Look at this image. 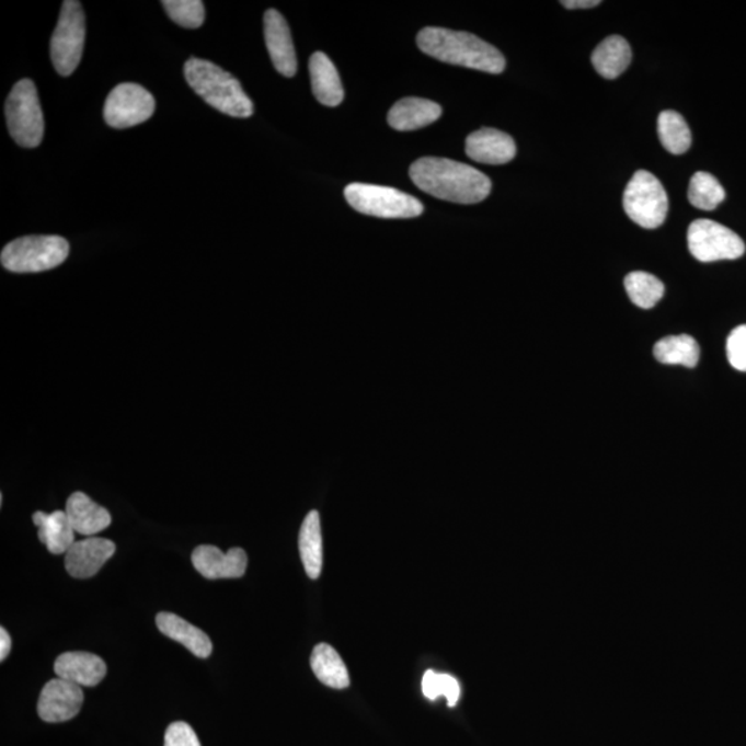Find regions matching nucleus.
Segmentation results:
<instances>
[{"label":"nucleus","mask_w":746,"mask_h":746,"mask_svg":"<svg viewBox=\"0 0 746 746\" xmlns=\"http://www.w3.org/2000/svg\"><path fill=\"white\" fill-rule=\"evenodd\" d=\"M184 76L190 87L206 103L232 118H249L253 115V103L240 81L219 66L200 58H190L184 66Z\"/></svg>","instance_id":"nucleus-3"},{"label":"nucleus","mask_w":746,"mask_h":746,"mask_svg":"<svg viewBox=\"0 0 746 746\" xmlns=\"http://www.w3.org/2000/svg\"><path fill=\"white\" fill-rule=\"evenodd\" d=\"M727 358L734 369L746 372V325L737 326L730 333Z\"/></svg>","instance_id":"nucleus-31"},{"label":"nucleus","mask_w":746,"mask_h":746,"mask_svg":"<svg viewBox=\"0 0 746 746\" xmlns=\"http://www.w3.org/2000/svg\"><path fill=\"white\" fill-rule=\"evenodd\" d=\"M33 521L38 527V538L46 544L47 550L53 554L67 553L76 543V530H73L70 518L66 510H56L46 515L44 512H36Z\"/></svg>","instance_id":"nucleus-21"},{"label":"nucleus","mask_w":746,"mask_h":746,"mask_svg":"<svg viewBox=\"0 0 746 746\" xmlns=\"http://www.w3.org/2000/svg\"><path fill=\"white\" fill-rule=\"evenodd\" d=\"M631 46L627 39L618 35L608 36L592 55V65L606 79H616L621 76L631 66Z\"/></svg>","instance_id":"nucleus-23"},{"label":"nucleus","mask_w":746,"mask_h":746,"mask_svg":"<svg viewBox=\"0 0 746 746\" xmlns=\"http://www.w3.org/2000/svg\"><path fill=\"white\" fill-rule=\"evenodd\" d=\"M301 563L311 579H319L324 563L320 513L311 510L301 524L299 533Z\"/></svg>","instance_id":"nucleus-22"},{"label":"nucleus","mask_w":746,"mask_h":746,"mask_svg":"<svg viewBox=\"0 0 746 746\" xmlns=\"http://www.w3.org/2000/svg\"><path fill=\"white\" fill-rule=\"evenodd\" d=\"M441 114L440 105L431 100L406 97L391 107L388 122L395 130L412 131L434 124L440 119Z\"/></svg>","instance_id":"nucleus-17"},{"label":"nucleus","mask_w":746,"mask_h":746,"mask_svg":"<svg viewBox=\"0 0 746 746\" xmlns=\"http://www.w3.org/2000/svg\"><path fill=\"white\" fill-rule=\"evenodd\" d=\"M309 68L314 97L326 107H337L342 104L345 90L331 58L322 51H317L310 58Z\"/></svg>","instance_id":"nucleus-18"},{"label":"nucleus","mask_w":746,"mask_h":746,"mask_svg":"<svg viewBox=\"0 0 746 746\" xmlns=\"http://www.w3.org/2000/svg\"><path fill=\"white\" fill-rule=\"evenodd\" d=\"M669 200L663 183L647 171H638L623 194L629 219L643 229H657L668 215Z\"/></svg>","instance_id":"nucleus-7"},{"label":"nucleus","mask_w":746,"mask_h":746,"mask_svg":"<svg viewBox=\"0 0 746 746\" xmlns=\"http://www.w3.org/2000/svg\"><path fill=\"white\" fill-rule=\"evenodd\" d=\"M345 197L359 214L380 219H412L423 214L420 199L382 185L353 183L347 185Z\"/></svg>","instance_id":"nucleus-5"},{"label":"nucleus","mask_w":746,"mask_h":746,"mask_svg":"<svg viewBox=\"0 0 746 746\" xmlns=\"http://www.w3.org/2000/svg\"><path fill=\"white\" fill-rule=\"evenodd\" d=\"M193 565L206 579L241 578L248 567V555L241 548H232L223 553L211 544H203L194 550Z\"/></svg>","instance_id":"nucleus-13"},{"label":"nucleus","mask_w":746,"mask_h":746,"mask_svg":"<svg viewBox=\"0 0 746 746\" xmlns=\"http://www.w3.org/2000/svg\"><path fill=\"white\" fill-rule=\"evenodd\" d=\"M84 36H87V28H84L82 3L77 0H66L50 42L53 66L61 77L72 76L81 62Z\"/></svg>","instance_id":"nucleus-8"},{"label":"nucleus","mask_w":746,"mask_h":746,"mask_svg":"<svg viewBox=\"0 0 746 746\" xmlns=\"http://www.w3.org/2000/svg\"><path fill=\"white\" fill-rule=\"evenodd\" d=\"M156 99L136 83H120L108 94L104 104V119L114 129L134 128L151 118Z\"/></svg>","instance_id":"nucleus-10"},{"label":"nucleus","mask_w":746,"mask_h":746,"mask_svg":"<svg viewBox=\"0 0 746 746\" xmlns=\"http://www.w3.org/2000/svg\"><path fill=\"white\" fill-rule=\"evenodd\" d=\"M654 357L661 364L696 368L700 359V346L689 335L668 336L655 343Z\"/></svg>","instance_id":"nucleus-25"},{"label":"nucleus","mask_w":746,"mask_h":746,"mask_svg":"<svg viewBox=\"0 0 746 746\" xmlns=\"http://www.w3.org/2000/svg\"><path fill=\"white\" fill-rule=\"evenodd\" d=\"M12 650V639L4 628H0V661L8 658V655Z\"/></svg>","instance_id":"nucleus-34"},{"label":"nucleus","mask_w":746,"mask_h":746,"mask_svg":"<svg viewBox=\"0 0 746 746\" xmlns=\"http://www.w3.org/2000/svg\"><path fill=\"white\" fill-rule=\"evenodd\" d=\"M466 153L470 160L486 165H505L516 157L515 140L505 131L483 128L466 139Z\"/></svg>","instance_id":"nucleus-15"},{"label":"nucleus","mask_w":746,"mask_h":746,"mask_svg":"<svg viewBox=\"0 0 746 746\" xmlns=\"http://www.w3.org/2000/svg\"><path fill=\"white\" fill-rule=\"evenodd\" d=\"M264 39L275 70L282 76L292 78L298 72V58L287 20L277 10L269 9L264 14Z\"/></svg>","instance_id":"nucleus-12"},{"label":"nucleus","mask_w":746,"mask_h":746,"mask_svg":"<svg viewBox=\"0 0 746 746\" xmlns=\"http://www.w3.org/2000/svg\"><path fill=\"white\" fill-rule=\"evenodd\" d=\"M410 177L422 192L455 204H479L492 188L483 172L446 158H421L412 163Z\"/></svg>","instance_id":"nucleus-1"},{"label":"nucleus","mask_w":746,"mask_h":746,"mask_svg":"<svg viewBox=\"0 0 746 746\" xmlns=\"http://www.w3.org/2000/svg\"><path fill=\"white\" fill-rule=\"evenodd\" d=\"M157 627L165 636L192 651L195 657L208 658L211 650H214L208 634L192 626L185 619L177 617L176 613H158Z\"/></svg>","instance_id":"nucleus-20"},{"label":"nucleus","mask_w":746,"mask_h":746,"mask_svg":"<svg viewBox=\"0 0 746 746\" xmlns=\"http://www.w3.org/2000/svg\"><path fill=\"white\" fill-rule=\"evenodd\" d=\"M658 135L661 145L675 156L689 151L691 147V131L689 125L676 111H664L658 118Z\"/></svg>","instance_id":"nucleus-26"},{"label":"nucleus","mask_w":746,"mask_h":746,"mask_svg":"<svg viewBox=\"0 0 746 746\" xmlns=\"http://www.w3.org/2000/svg\"><path fill=\"white\" fill-rule=\"evenodd\" d=\"M4 113L10 136L19 146L35 148L41 145L45 134V120L33 81L23 79L14 84L7 100Z\"/></svg>","instance_id":"nucleus-6"},{"label":"nucleus","mask_w":746,"mask_h":746,"mask_svg":"<svg viewBox=\"0 0 746 746\" xmlns=\"http://www.w3.org/2000/svg\"><path fill=\"white\" fill-rule=\"evenodd\" d=\"M165 746H200V743L190 724L174 722L167 730Z\"/></svg>","instance_id":"nucleus-32"},{"label":"nucleus","mask_w":746,"mask_h":746,"mask_svg":"<svg viewBox=\"0 0 746 746\" xmlns=\"http://www.w3.org/2000/svg\"><path fill=\"white\" fill-rule=\"evenodd\" d=\"M66 513L73 530L84 537H93L110 527L111 515L105 507L90 500L83 492H76L68 497Z\"/></svg>","instance_id":"nucleus-19"},{"label":"nucleus","mask_w":746,"mask_h":746,"mask_svg":"<svg viewBox=\"0 0 746 746\" xmlns=\"http://www.w3.org/2000/svg\"><path fill=\"white\" fill-rule=\"evenodd\" d=\"M626 289L629 298L640 309H653L664 298L665 287L663 282L653 274L633 272L627 275Z\"/></svg>","instance_id":"nucleus-27"},{"label":"nucleus","mask_w":746,"mask_h":746,"mask_svg":"<svg viewBox=\"0 0 746 746\" xmlns=\"http://www.w3.org/2000/svg\"><path fill=\"white\" fill-rule=\"evenodd\" d=\"M600 0H564L562 2L565 9L576 10V9H594L599 7Z\"/></svg>","instance_id":"nucleus-33"},{"label":"nucleus","mask_w":746,"mask_h":746,"mask_svg":"<svg viewBox=\"0 0 746 746\" xmlns=\"http://www.w3.org/2000/svg\"><path fill=\"white\" fill-rule=\"evenodd\" d=\"M70 255V243L58 236L18 238L3 248L0 262L12 273H41L56 268Z\"/></svg>","instance_id":"nucleus-4"},{"label":"nucleus","mask_w":746,"mask_h":746,"mask_svg":"<svg viewBox=\"0 0 746 746\" xmlns=\"http://www.w3.org/2000/svg\"><path fill=\"white\" fill-rule=\"evenodd\" d=\"M726 198V192L713 174L697 172L690 180L689 200L692 206L702 210L716 209Z\"/></svg>","instance_id":"nucleus-28"},{"label":"nucleus","mask_w":746,"mask_h":746,"mask_svg":"<svg viewBox=\"0 0 746 746\" xmlns=\"http://www.w3.org/2000/svg\"><path fill=\"white\" fill-rule=\"evenodd\" d=\"M116 547L104 538H87L77 541L66 553L67 573L78 579L92 578L113 558Z\"/></svg>","instance_id":"nucleus-14"},{"label":"nucleus","mask_w":746,"mask_h":746,"mask_svg":"<svg viewBox=\"0 0 746 746\" xmlns=\"http://www.w3.org/2000/svg\"><path fill=\"white\" fill-rule=\"evenodd\" d=\"M423 695L427 700L436 701L438 697H446L448 705L454 708L460 698V685L455 677L427 670L422 680Z\"/></svg>","instance_id":"nucleus-30"},{"label":"nucleus","mask_w":746,"mask_h":746,"mask_svg":"<svg viewBox=\"0 0 746 746\" xmlns=\"http://www.w3.org/2000/svg\"><path fill=\"white\" fill-rule=\"evenodd\" d=\"M82 687L65 679L47 681L38 701V714L47 723H62L76 718L83 705Z\"/></svg>","instance_id":"nucleus-11"},{"label":"nucleus","mask_w":746,"mask_h":746,"mask_svg":"<svg viewBox=\"0 0 746 746\" xmlns=\"http://www.w3.org/2000/svg\"><path fill=\"white\" fill-rule=\"evenodd\" d=\"M55 674L73 685L93 687L107 675V665L96 654L70 651L56 659Z\"/></svg>","instance_id":"nucleus-16"},{"label":"nucleus","mask_w":746,"mask_h":746,"mask_svg":"<svg viewBox=\"0 0 746 746\" xmlns=\"http://www.w3.org/2000/svg\"><path fill=\"white\" fill-rule=\"evenodd\" d=\"M310 665L322 685L337 690L347 689L351 686V676H348L346 665L332 645L326 643L315 645Z\"/></svg>","instance_id":"nucleus-24"},{"label":"nucleus","mask_w":746,"mask_h":746,"mask_svg":"<svg viewBox=\"0 0 746 746\" xmlns=\"http://www.w3.org/2000/svg\"><path fill=\"white\" fill-rule=\"evenodd\" d=\"M169 19L184 28H199L205 21V4L200 0H163Z\"/></svg>","instance_id":"nucleus-29"},{"label":"nucleus","mask_w":746,"mask_h":746,"mask_svg":"<svg viewBox=\"0 0 746 746\" xmlns=\"http://www.w3.org/2000/svg\"><path fill=\"white\" fill-rule=\"evenodd\" d=\"M687 242L691 255L702 263L735 261L745 253V243L739 236L708 219L692 221Z\"/></svg>","instance_id":"nucleus-9"},{"label":"nucleus","mask_w":746,"mask_h":746,"mask_svg":"<svg viewBox=\"0 0 746 746\" xmlns=\"http://www.w3.org/2000/svg\"><path fill=\"white\" fill-rule=\"evenodd\" d=\"M417 46L425 55L447 65L489 73L504 72L506 60L496 47L462 31L426 26L417 34Z\"/></svg>","instance_id":"nucleus-2"}]
</instances>
